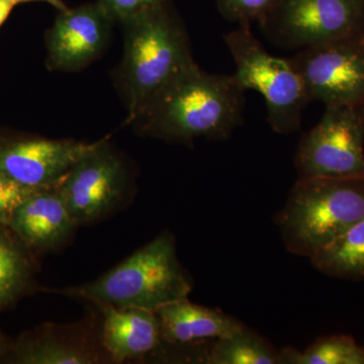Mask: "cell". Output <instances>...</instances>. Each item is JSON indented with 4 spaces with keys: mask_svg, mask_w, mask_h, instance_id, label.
Instances as JSON below:
<instances>
[{
    "mask_svg": "<svg viewBox=\"0 0 364 364\" xmlns=\"http://www.w3.org/2000/svg\"><path fill=\"white\" fill-rule=\"evenodd\" d=\"M203 363L208 364H282L280 352L252 330L244 327L215 340Z\"/></svg>",
    "mask_w": 364,
    "mask_h": 364,
    "instance_id": "ac0fdd59",
    "label": "cell"
},
{
    "mask_svg": "<svg viewBox=\"0 0 364 364\" xmlns=\"http://www.w3.org/2000/svg\"><path fill=\"white\" fill-rule=\"evenodd\" d=\"M57 186L36 191L26 198L9 223V230L28 250L58 247L76 226Z\"/></svg>",
    "mask_w": 364,
    "mask_h": 364,
    "instance_id": "7c38bea8",
    "label": "cell"
},
{
    "mask_svg": "<svg viewBox=\"0 0 364 364\" xmlns=\"http://www.w3.org/2000/svg\"><path fill=\"white\" fill-rule=\"evenodd\" d=\"M279 0H217L218 11L230 23L238 26L260 23Z\"/></svg>",
    "mask_w": 364,
    "mask_h": 364,
    "instance_id": "ffe728a7",
    "label": "cell"
},
{
    "mask_svg": "<svg viewBox=\"0 0 364 364\" xmlns=\"http://www.w3.org/2000/svg\"><path fill=\"white\" fill-rule=\"evenodd\" d=\"M277 47L301 50L364 33V0H279L260 23Z\"/></svg>",
    "mask_w": 364,
    "mask_h": 364,
    "instance_id": "8992f818",
    "label": "cell"
},
{
    "mask_svg": "<svg viewBox=\"0 0 364 364\" xmlns=\"http://www.w3.org/2000/svg\"><path fill=\"white\" fill-rule=\"evenodd\" d=\"M16 6L14 0H0V28L6 23L7 18Z\"/></svg>",
    "mask_w": 364,
    "mask_h": 364,
    "instance_id": "603a6c76",
    "label": "cell"
},
{
    "mask_svg": "<svg viewBox=\"0 0 364 364\" xmlns=\"http://www.w3.org/2000/svg\"><path fill=\"white\" fill-rule=\"evenodd\" d=\"M114 23L97 2L59 11L46 33L47 68L75 72L90 66L109 47Z\"/></svg>",
    "mask_w": 364,
    "mask_h": 364,
    "instance_id": "30bf717a",
    "label": "cell"
},
{
    "mask_svg": "<svg viewBox=\"0 0 364 364\" xmlns=\"http://www.w3.org/2000/svg\"><path fill=\"white\" fill-rule=\"evenodd\" d=\"M191 291L193 282L177 257L176 240L165 232L93 282L55 289L54 293L97 306L156 313L172 301L188 298Z\"/></svg>",
    "mask_w": 364,
    "mask_h": 364,
    "instance_id": "3957f363",
    "label": "cell"
},
{
    "mask_svg": "<svg viewBox=\"0 0 364 364\" xmlns=\"http://www.w3.org/2000/svg\"><path fill=\"white\" fill-rule=\"evenodd\" d=\"M224 40L236 65L235 79L246 91H257L264 98L272 131L280 135L299 131L303 112L311 102L291 58L267 52L249 25L238 26L224 35Z\"/></svg>",
    "mask_w": 364,
    "mask_h": 364,
    "instance_id": "5b68a950",
    "label": "cell"
},
{
    "mask_svg": "<svg viewBox=\"0 0 364 364\" xmlns=\"http://www.w3.org/2000/svg\"><path fill=\"white\" fill-rule=\"evenodd\" d=\"M11 346H13V342L9 341V338L0 329V363H6L7 355L11 352Z\"/></svg>",
    "mask_w": 364,
    "mask_h": 364,
    "instance_id": "cb8c5ba5",
    "label": "cell"
},
{
    "mask_svg": "<svg viewBox=\"0 0 364 364\" xmlns=\"http://www.w3.org/2000/svg\"><path fill=\"white\" fill-rule=\"evenodd\" d=\"M28 249L9 228H0V311L23 296L32 279Z\"/></svg>",
    "mask_w": 364,
    "mask_h": 364,
    "instance_id": "e0dca14e",
    "label": "cell"
},
{
    "mask_svg": "<svg viewBox=\"0 0 364 364\" xmlns=\"http://www.w3.org/2000/svg\"><path fill=\"white\" fill-rule=\"evenodd\" d=\"M325 107L296 148L299 178L364 176V105Z\"/></svg>",
    "mask_w": 364,
    "mask_h": 364,
    "instance_id": "52a82bcc",
    "label": "cell"
},
{
    "mask_svg": "<svg viewBox=\"0 0 364 364\" xmlns=\"http://www.w3.org/2000/svg\"><path fill=\"white\" fill-rule=\"evenodd\" d=\"M14 364H90L97 363L91 352L54 336L47 328L26 332L13 342L6 359Z\"/></svg>",
    "mask_w": 364,
    "mask_h": 364,
    "instance_id": "9a60e30c",
    "label": "cell"
},
{
    "mask_svg": "<svg viewBox=\"0 0 364 364\" xmlns=\"http://www.w3.org/2000/svg\"><path fill=\"white\" fill-rule=\"evenodd\" d=\"M156 314L163 341L174 345L224 338L245 327L236 318L222 311L196 305L188 298L172 301Z\"/></svg>",
    "mask_w": 364,
    "mask_h": 364,
    "instance_id": "5bb4252c",
    "label": "cell"
},
{
    "mask_svg": "<svg viewBox=\"0 0 364 364\" xmlns=\"http://www.w3.org/2000/svg\"><path fill=\"white\" fill-rule=\"evenodd\" d=\"M246 90L233 74L208 73L196 64L128 117L140 135L189 145L225 141L243 124Z\"/></svg>",
    "mask_w": 364,
    "mask_h": 364,
    "instance_id": "6da1fadb",
    "label": "cell"
},
{
    "mask_svg": "<svg viewBox=\"0 0 364 364\" xmlns=\"http://www.w3.org/2000/svg\"><path fill=\"white\" fill-rule=\"evenodd\" d=\"M279 352L282 364H364V347L348 335L321 337L305 351Z\"/></svg>",
    "mask_w": 364,
    "mask_h": 364,
    "instance_id": "d6986e66",
    "label": "cell"
},
{
    "mask_svg": "<svg viewBox=\"0 0 364 364\" xmlns=\"http://www.w3.org/2000/svg\"><path fill=\"white\" fill-rule=\"evenodd\" d=\"M318 272L346 280H364V218L311 258Z\"/></svg>",
    "mask_w": 364,
    "mask_h": 364,
    "instance_id": "2e32d148",
    "label": "cell"
},
{
    "mask_svg": "<svg viewBox=\"0 0 364 364\" xmlns=\"http://www.w3.org/2000/svg\"><path fill=\"white\" fill-rule=\"evenodd\" d=\"M92 145L42 136H0V173L26 188H55Z\"/></svg>",
    "mask_w": 364,
    "mask_h": 364,
    "instance_id": "8fae6325",
    "label": "cell"
},
{
    "mask_svg": "<svg viewBox=\"0 0 364 364\" xmlns=\"http://www.w3.org/2000/svg\"><path fill=\"white\" fill-rule=\"evenodd\" d=\"M104 314L102 343L117 363L154 351L162 340L157 314L142 309L98 306Z\"/></svg>",
    "mask_w": 364,
    "mask_h": 364,
    "instance_id": "4fadbf2b",
    "label": "cell"
},
{
    "mask_svg": "<svg viewBox=\"0 0 364 364\" xmlns=\"http://www.w3.org/2000/svg\"><path fill=\"white\" fill-rule=\"evenodd\" d=\"M124 55L114 83L129 116L186 69L196 65L191 40L171 2L122 23Z\"/></svg>",
    "mask_w": 364,
    "mask_h": 364,
    "instance_id": "7a4b0ae2",
    "label": "cell"
},
{
    "mask_svg": "<svg viewBox=\"0 0 364 364\" xmlns=\"http://www.w3.org/2000/svg\"><path fill=\"white\" fill-rule=\"evenodd\" d=\"M36 191L0 173V228H9L16 208Z\"/></svg>",
    "mask_w": 364,
    "mask_h": 364,
    "instance_id": "44dd1931",
    "label": "cell"
},
{
    "mask_svg": "<svg viewBox=\"0 0 364 364\" xmlns=\"http://www.w3.org/2000/svg\"><path fill=\"white\" fill-rule=\"evenodd\" d=\"M364 218V176L298 178L275 217L289 253L312 258Z\"/></svg>",
    "mask_w": 364,
    "mask_h": 364,
    "instance_id": "277c9868",
    "label": "cell"
},
{
    "mask_svg": "<svg viewBox=\"0 0 364 364\" xmlns=\"http://www.w3.org/2000/svg\"><path fill=\"white\" fill-rule=\"evenodd\" d=\"M32 1H43L46 2V4H51V6H54L58 11H66L67 9H69V7L66 6L64 0H14L16 4Z\"/></svg>",
    "mask_w": 364,
    "mask_h": 364,
    "instance_id": "d4e9b609",
    "label": "cell"
},
{
    "mask_svg": "<svg viewBox=\"0 0 364 364\" xmlns=\"http://www.w3.org/2000/svg\"><path fill=\"white\" fill-rule=\"evenodd\" d=\"M291 60L310 102L364 105V33L299 50Z\"/></svg>",
    "mask_w": 364,
    "mask_h": 364,
    "instance_id": "ba28073f",
    "label": "cell"
},
{
    "mask_svg": "<svg viewBox=\"0 0 364 364\" xmlns=\"http://www.w3.org/2000/svg\"><path fill=\"white\" fill-rule=\"evenodd\" d=\"M170 0H97L114 23H123L139 14L156 9Z\"/></svg>",
    "mask_w": 364,
    "mask_h": 364,
    "instance_id": "7402d4cb",
    "label": "cell"
},
{
    "mask_svg": "<svg viewBox=\"0 0 364 364\" xmlns=\"http://www.w3.org/2000/svg\"><path fill=\"white\" fill-rule=\"evenodd\" d=\"M128 169L109 141L93 143L63 177L57 191L76 224L100 219L121 202Z\"/></svg>",
    "mask_w": 364,
    "mask_h": 364,
    "instance_id": "9c48e42d",
    "label": "cell"
}]
</instances>
